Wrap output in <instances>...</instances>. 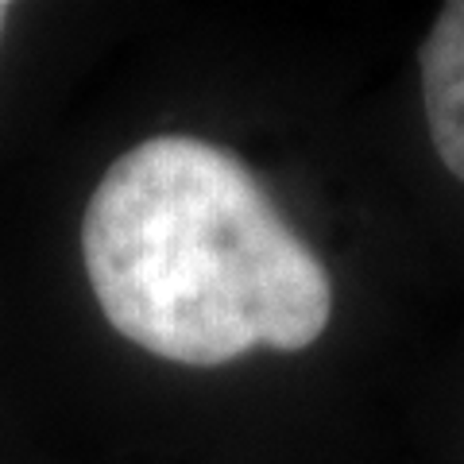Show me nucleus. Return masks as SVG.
<instances>
[{
    "label": "nucleus",
    "instance_id": "nucleus-2",
    "mask_svg": "<svg viewBox=\"0 0 464 464\" xmlns=\"http://www.w3.org/2000/svg\"><path fill=\"white\" fill-rule=\"evenodd\" d=\"M422 105L433 151L464 182V0H449L418 47Z\"/></svg>",
    "mask_w": 464,
    "mask_h": 464
},
{
    "label": "nucleus",
    "instance_id": "nucleus-3",
    "mask_svg": "<svg viewBox=\"0 0 464 464\" xmlns=\"http://www.w3.org/2000/svg\"><path fill=\"white\" fill-rule=\"evenodd\" d=\"M5 20H8V5H0V32H5Z\"/></svg>",
    "mask_w": 464,
    "mask_h": 464
},
{
    "label": "nucleus",
    "instance_id": "nucleus-1",
    "mask_svg": "<svg viewBox=\"0 0 464 464\" xmlns=\"http://www.w3.org/2000/svg\"><path fill=\"white\" fill-rule=\"evenodd\" d=\"M82 256L105 322L170 364L302 353L333 317L317 252L237 155L198 136L116 159L85 206Z\"/></svg>",
    "mask_w": 464,
    "mask_h": 464
}]
</instances>
